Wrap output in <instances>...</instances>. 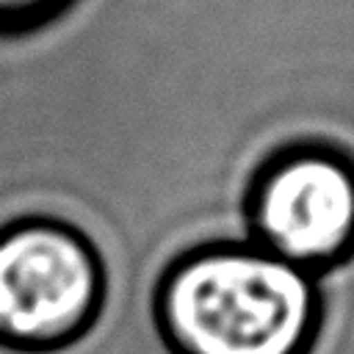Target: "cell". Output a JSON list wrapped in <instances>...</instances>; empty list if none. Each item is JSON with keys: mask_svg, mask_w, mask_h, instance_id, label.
Listing matches in <instances>:
<instances>
[{"mask_svg": "<svg viewBox=\"0 0 354 354\" xmlns=\"http://www.w3.org/2000/svg\"><path fill=\"white\" fill-rule=\"evenodd\" d=\"M152 318L171 354H310L321 288L254 241H210L163 268Z\"/></svg>", "mask_w": 354, "mask_h": 354, "instance_id": "6da1fadb", "label": "cell"}, {"mask_svg": "<svg viewBox=\"0 0 354 354\" xmlns=\"http://www.w3.org/2000/svg\"><path fill=\"white\" fill-rule=\"evenodd\" d=\"M108 299V268L94 241L53 216L0 227V346L55 354L83 340Z\"/></svg>", "mask_w": 354, "mask_h": 354, "instance_id": "7a4b0ae2", "label": "cell"}, {"mask_svg": "<svg viewBox=\"0 0 354 354\" xmlns=\"http://www.w3.org/2000/svg\"><path fill=\"white\" fill-rule=\"evenodd\" d=\"M249 241L310 271L335 268L354 254V160L299 144L271 155L243 199Z\"/></svg>", "mask_w": 354, "mask_h": 354, "instance_id": "3957f363", "label": "cell"}, {"mask_svg": "<svg viewBox=\"0 0 354 354\" xmlns=\"http://www.w3.org/2000/svg\"><path fill=\"white\" fill-rule=\"evenodd\" d=\"M75 0H0V39L30 36L72 8Z\"/></svg>", "mask_w": 354, "mask_h": 354, "instance_id": "277c9868", "label": "cell"}]
</instances>
